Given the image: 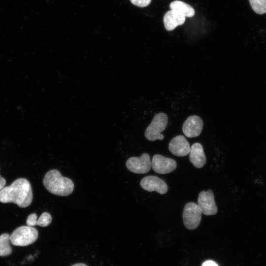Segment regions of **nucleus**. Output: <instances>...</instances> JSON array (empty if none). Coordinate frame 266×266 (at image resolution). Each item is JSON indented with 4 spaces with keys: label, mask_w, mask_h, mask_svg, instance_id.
I'll list each match as a JSON object with an SVG mask.
<instances>
[{
    "label": "nucleus",
    "mask_w": 266,
    "mask_h": 266,
    "mask_svg": "<svg viewBox=\"0 0 266 266\" xmlns=\"http://www.w3.org/2000/svg\"><path fill=\"white\" fill-rule=\"evenodd\" d=\"M33 200V192L30 182L25 178H18L10 186L0 190V202L14 203L21 208L29 206Z\"/></svg>",
    "instance_id": "f257e3e1"
},
{
    "label": "nucleus",
    "mask_w": 266,
    "mask_h": 266,
    "mask_svg": "<svg viewBox=\"0 0 266 266\" xmlns=\"http://www.w3.org/2000/svg\"><path fill=\"white\" fill-rule=\"evenodd\" d=\"M43 183L47 191L59 196H67L71 194L74 190L72 180L63 176L57 169L48 171L44 175Z\"/></svg>",
    "instance_id": "f03ea898"
},
{
    "label": "nucleus",
    "mask_w": 266,
    "mask_h": 266,
    "mask_svg": "<svg viewBox=\"0 0 266 266\" xmlns=\"http://www.w3.org/2000/svg\"><path fill=\"white\" fill-rule=\"evenodd\" d=\"M38 235V233L35 228L29 226H21L10 235V241L15 246H28L34 243Z\"/></svg>",
    "instance_id": "7ed1b4c3"
},
{
    "label": "nucleus",
    "mask_w": 266,
    "mask_h": 266,
    "mask_svg": "<svg viewBox=\"0 0 266 266\" xmlns=\"http://www.w3.org/2000/svg\"><path fill=\"white\" fill-rule=\"evenodd\" d=\"M167 121L166 114L164 113L157 114L145 130L144 135L146 138L151 141L157 139L163 140L164 136L161 133L166 129Z\"/></svg>",
    "instance_id": "20e7f679"
},
{
    "label": "nucleus",
    "mask_w": 266,
    "mask_h": 266,
    "mask_svg": "<svg viewBox=\"0 0 266 266\" xmlns=\"http://www.w3.org/2000/svg\"><path fill=\"white\" fill-rule=\"evenodd\" d=\"M202 212L198 205L190 202L184 206L183 211V221L185 227L188 230L196 229L201 219Z\"/></svg>",
    "instance_id": "39448f33"
},
{
    "label": "nucleus",
    "mask_w": 266,
    "mask_h": 266,
    "mask_svg": "<svg viewBox=\"0 0 266 266\" xmlns=\"http://www.w3.org/2000/svg\"><path fill=\"white\" fill-rule=\"evenodd\" d=\"M127 168L132 172L144 174L148 172L151 167L150 156L147 153H143L140 157H132L126 162Z\"/></svg>",
    "instance_id": "423d86ee"
},
{
    "label": "nucleus",
    "mask_w": 266,
    "mask_h": 266,
    "mask_svg": "<svg viewBox=\"0 0 266 266\" xmlns=\"http://www.w3.org/2000/svg\"><path fill=\"white\" fill-rule=\"evenodd\" d=\"M201 212L205 215H214L217 213L218 208L214 200V196L211 190L200 193L197 204Z\"/></svg>",
    "instance_id": "0eeeda50"
},
{
    "label": "nucleus",
    "mask_w": 266,
    "mask_h": 266,
    "mask_svg": "<svg viewBox=\"0 0 266 266\" xmlns=\"http://www.w3.org/2000/svg\"><path fill=\"white\" fill-rule=\"evenodd\" d=\"M176 167V162L172 159L166 158L159 154H156L152 158L151 167L156 173H169L174 170Z\"/></svg>",
    "instance_id": "6e6552de"
},
{
    "label": "nucleus",
    "mask_w": 266,
    "mask_h": 266,
    "mask_svg": "<svg viewBox=\"0 0 266 266\" xmlns=\"http://www.w3.org/2000/svg\"><path fill=\"white\" fill-rule=\"evenodd\" d=\"M140 186L144 190L151 192L156 191L160 194H165L168 187L166 182L156 176H147L140 181Z\"/></svg>",
    "instance_id": "1a4fd4ad"
},
{
    "label": "nucleus",
    "mask_w": 266,
    "mask_h": 266,
    "mask_svg": "<svg viewBox=\"0 0 266 266\" xmlns=\"http://www.w3.org/2000/svg\"><path fill=\"white\" fill-rule=\"evenodd\" d=\"M203 126V121L200 117L197 115H192L184 122L182 131L188 137H196L200 134Z\"/></svg>",
    "instance_id": "9d476101"
},
{
    "label": "nucleus",
    "mask_w": 266,
    "mask_h": 266,
    "mask_svg": "<svg viewBox=\"0 0 266 266\" xmlns=\"http://www.w3.org/2000/svg\"><path fill=\"white\" fill-rule=\"evenodd\" d=\"M168 149L173 155L178 157H184L189 154L190 146L186 138L182 135H179L170 140Z\"/></svg>",
    "instance_id": "9b49d317"
},
{
    "label": "nucleus",
    "mask_w": 266,
    "mask_h": 266,
    "mask_svg": "<svg viewBox=\"0 0 266 266\" xmlns=\"http://www.w3.org/2000/svg\"><path fill=\"white\" fill-rule=\"evenodd\" d=\"M186 17L174 10H170L166 13L163 22L165 29L168 31L173 30L178 26L185 22Z\"/></svg>",
    "instance_id": "f8f14e48"
},
{
    "label": "nucleus",
    "mask_w": 266,
    "mask_h": 266,
    "mask_svg": "<svg viewBox=\"0 0 266 266\" xmlns=\"http://www.w3.org/2000/svg\"><path fill=\"white\" fill-rule=\"evenodd\" d=\"M189 160L197 168L202 167L206 163V158L203 148L200 143H195L190 147Z\"/></svg>",
    "instance_id": "ddd939ff"
},
{
    "label": "nucleus",
    "mask_w": 266,
    "mask_h": 266,
    "mask_svg": "<svg viewBox=\"0 0 266 266\" xmlns=\"http://www.w3.org/2000/svg\"><path fill=\"white\" fill-rule=\"evenodd\" d=\"M169 7L180 13L185 17H192L195 15L194 8L189 4L180 0H175L170 3Z\"/></svg>",
    "instance_id": "4468645a"
},
{
    "label": "nucleus",
    "mask_w": 266,
    "mask_h": 266,
    "mask_svg": "<svg viewBox=\"0 0 266 266\" xmlns=\"http://www.w3.org/2000/svg\"><path fill=\"white\" fill-rule=\"evenodd\" d=\"M10 235L6 233L0 235V256L9 255L12 253V248L9 244Z\"/></svg>",
    "instance_id": "2eb2a0df"
},
{
    "label": "nucleus",
    "mask_w": 266,
    "mask_h": 266,
    "mask_svg": "<svg viewBox=\"0 0 266 266\" xmlns=\"http://www.w3.org/2000/svg\"><path fill=\"white\" fill-rule=\"evenodd\" d=\"M253 10L257 14L266 13V0H249Z\"/></svg>",
    "instance_id": "dca6fc26"
},
{
    "label": "nucleus",
    "mask_w": 266,
    "mask_h": 266,
    "mask_svg": "<svg viewBox=\"0 0 266 266\" xmlns=\"http://www.w3.org/2000/svg\"><path fill=\"white\" fill-rule=\"evenodd\" d=\"M52 217L48 212L43 213L37 221L36 225L45 227L48 226L51 223Z\"/></svg>",
    "instance_id": "f3484780"
},
{
    "label": "nucleus",
    "mask_w": 266,
    "mask_h": 266,
    "mask_svg": "<svg viewBox=\"0 0 266 266\" xmlns=\"http://www.w3.org/2000/svg\"><path fill=\"white\" fill-rule=\"evenodd\" d=\"M130 1L135 6L144 7L148 6L150 3L151 0H130Z\"/></svg>",
    "instance_id": "a211bd4d"
},
{
    "label": "nucleus",
    "mask_w": 266,
    "mask_h": 266,
    "mask_svg": "<svg viewBox=\"0 0 266 266\" xmlns=\"http://www.w3.org/2000/svg\"><path fill=\"white\" fill-rule=\"evenodd\" d=\"M37 215L35 213L29 215L27 218L26 223L27 226H33L36 225Z\"/></svg>",
    "instance_id": "6ab92c4d"
},
{
    "label": "nucleus",
    "mask_w": 266,
    "mask_h": 266,
    "mask_svg": "<svg viewBox=\"0 0 266 266\" xmlns=\"http://www.w3.org/2000/svg\"><path fill=\"white\" fill-rule=\"evenodd\" d=\"M201 266H219L214 261L212 260H207L203 262Z\"/></svg>",
    "instance_id": "aec40b11"
},
{
    "label": "nucleus",
    "mask_w": 266,
    "mask_h": 266,
    "mask_svg": "<svg viewBox=\"0 0 266 266\" xmlns=\"http://www.w3.org/2000/svg\"><path fill=\"white\" fill-rule=\"evenodd\" d=\"M5 184V179L4 178L2 177L0 175V190H1L4 187Z\"/></svg>",
    "instance_id": "412c9836"
},
{
    "label": "nucleus",
    "mask_w": 266,
    "mask_h": 266,
    "mask_svg": "<svg viewBox=\"0 0 266 266\" xmlns=\"http://www.w3.org/2000/svg\"><path fill=\"white\" fill-rule=\"evenodd\" d=\"M72 266H88L86 265L83 263H78L72 265Z\"/></svg>",
    "instance_id": "4be33fe9"
}]
</instances>
